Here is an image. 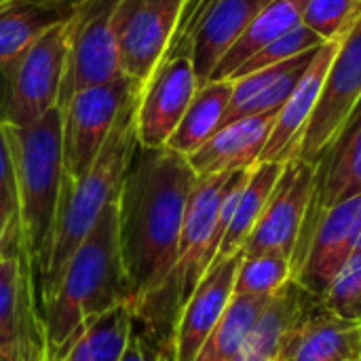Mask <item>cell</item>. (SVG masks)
Returning a JSON list of instances; mask_svg holds the SVG:
<instances>
[{
  "mask_svg": "<svg viewBox=\"0 0 361 361\" xmlns=\"http://www.w3.org/2000/svg\"><path fill=\"white\" fill-rule=\"evenodd\" d=\"M15 241H21V239H19V224H17V218H13L11 214H6V212L0 207V258L6 254V250H8Z\"/></svg>",
  "mask_w": 361,
  "mask_h": 361,
  "instance_id": "obj_35",
  "label": "cell"
},
{
  "mask_svg": "<svg viewBox=\"0 0 361 361\" xmlns=\"http://www.w3.org/2000/svg\"><path fill=\"white\" fill-rule=\"evenodd\" d=\"M336 47H338V40H330L317 49L311 66L307 68V72L298 80L296 89L286 99V104L279 108L271 137H269V142L260 154V161L283 165V163L296 159L302 135L307 131V125H309V121H311V116L319 104L322 89H324L330 63L334 59Z\"/></svg>",
  "mask_w": 361,
  "mask_h": 361,
  "instance_id": "obj_18",
  "label": "cell"
},
{
  "mask_svg": "<svg viewBox=\"0 0 361 361\" xmlns=\"http://www.w3.org/2000/svg\"><path fill=\"white\" fill-rule=\"evenodd\" d=\"M361 235V195L328 209L307 241L290 256L292 281L322 298L355 254Z\"/></svg>",
  "mask_w": 361,
  "mask_h": 361,
  "instance_id": "obj_11",
  "label": "cell"
},
{
  "mask_svg": "<svg viewBox=\"0 0 361 361\" xmlns=\"http://www.w3.org/2000/svg\"><path fill=\"white\" fill-rule=\"evenodd\" d=\"M286 165V163H283ZM283 165L281 163H256L252 169H250V176H247V182L237 199V205H235V212H233V218L228 222V228L222 237V243H220V250H218V256L216 260L220 258H231L235 254H239L247 241V237L252 235L254 226L258 224L262 212H264V205L267 201L271 199V192L283 171Z\"/></svg>",
  "mask_w": 361,
  "mask_h": 361,
  "instance_id": "obj_27",
  "label": "cell"
},
{
  "mask_svg": "<svg viewBox=\"0 0 361 361\" xmlns=\"http://www.w3.org/2000/svg\"><path fill=\"white\" fill-rule=\"evenodd\" d=\"M361 360V326L343 322L317 300L292 328L275 361Z\"/></svg>",
  "mask_w": 361,
  "mask_h": 361,
  "instance_id": "obj_20",
  "label": "cell"
},
{
  "mask_svg": "<svg viewBox=\"0 0 361 361\" xmlns=\"http://www.w3.org/2000/svg\"><path fill=\"white\" fill-rule=\"evenodd\" d=\"M319 49V47H317ZM317 49L305 51L298 57L250 72L245 76H239L233 80V97L228 104V110L222 118V125L233 123L243 116L252 114H267V112H279V108L286 104V99L296 89L298 80L311 66Z\"/></svg>",
  "mask_w": 361,
  "mask_h": 361,
  "instance_id": "obj_21",
  "label": "cell"
},
{
  "mask_svg": "<svg viewBox=\"0 0 361 361\" xmlns=\"http://www.w3.org/2000/svg\"><path fill=\"white\" fill-rule=\"evenodd\" d=\"M361 0H307L302 8V25L315 32L324 42L338 40L353 23Z\"/></svg>",
  "mask_w": 361,
  "mask_h": 361,
  "instance_id": "obj_31",
  "label": "cell"
},
{
  "mask_svg": "<svg viewBox=\"0 0 361 361\" xmlns=\"http://www.w3.org/2000/svg\"><path fill=\"white\" fill-rule=\"evenodd\" d=\"M324 40L311 32L309 27H305L302 23L290 32H286L283 36H279L277 40H273L271 44H267L264 49H260L254 57H250L228 80H235L239 76H245L250 72H256V70H264V68H271V66H277V63H283V61H290L294 57H298L300 53L305 51H311V49H317L322 47Z\"/></svg>",
  "mask_w": 361,
  "mask_h": 361,
  "instance_id": "obj_32",
  "label": "cell"
},
{
  "mask_svg": "<svg viewBox=\"0 0 361 361\" xmlns=\"http://www.w3.org/2000/svg\"><path fill=\"white\" fill-rule=\"evenodd\" d=\"M269 2L271 0H207L197 15L182 23L171 53L186 51L192 59L199 85L207 82L226 51Z\"/></svg>",
  "mask_w": 361,
  "mask_h": 361,
  "instance_id": "obj_16",
  "label": "cell"
},
{
  "mask_svg": "<svg viewBox=\"0 0 361 361\" xmlns=\"http://www.w3.org/2000/svg\"><path fill=\"white\" fill-rule=\"evenodd\" d=\"M296 281L286 283L254 319L233 361H275L298 319L317 302Z\"/></svg>",
  "mask_w": 361,
  "mask_h": 361,
  "instance_id": "obj_22",
  "label": "cell"
},
{
  "mask_svg": "<svg viewBox=\"0 0 361 361\" xmlns=\"http://www.w3.org/2000/svg\"><path fill=\"white\" fill-rule=\"evenodd\" d=\"M292 281V262L288 254L267 252L243 256L235 275V296L271 298Z\"/></svg>",
  "mask_w": 361,
  "mask_h": 361,
  "instance_id": "obj_29",
  "label": "cell"
},
{
  "mask_svg": "<svg viewBox=\"0 0 361 361\" xmlns=\"http://www.w3.org/2000/svg\"><path fill=\"white\" fill-rule=\"evenodd\" d=\"M190 0H114L121 72L142 87L171 53Z\"/></svg>",
  "mask_w": 361,
  "mask_h": 361,
  "instance_id": "obj_7",
  "label": "cell"
},
{
  "mask_svg": "<svg viewBox=\"0 0 361 361\" xmlns=\"http://www.w3.org/2000/svg\"><path fill=\"white\" fill-rule=\"evenodd\" d=\"M355 361H361V360H355Z\"/></svg>",
  "mask_w": 361,
  "mask_h": 361,
  "instance_id": "obj_38",
  "label": "cell"
},
{
  "mask_svg": "<svg viewBox=\"0 0 361 361\" xmlns=\"http://www.w3.org/2000/svg\"><path fill=\"white\" fill-rule=\"evenodd\" d=\"M250 169L197 178L182 226L176 264L165 283L133 309L135 328H140L157 347L171 349L176 322L218 256Z\"/></svg>",
  "mask_w": 361,
  "mask_h": 361,
  "instance_id": "obj_2",
  "label": "cell"
},
{
  "mask_svg": "<svg viewBox=\"0 0 361 361\" xmlns=\"http://www.w3.org/2000/svg\"><path fill=\"white\" fill-rule=\"evenodd\" d=\"M118 305H131V290L118 250L114 201L72 254L57 290L40 311L44 361L59 360L89 322Z\"/></svg>",
  "mask_w": 361,
  "mask_h": 361,
  "instance_id": "obj_3",
  "label": "cell"
},
{
  "mask_svg": "<svg viewBox=\"0 0 361 361\" xmlns=\"http://www.w3.org/2000/svg\"><path fill=\"white\" fill-rule=\"evenodd\" d=\"M0 361H44L38 294L21 241L0 258Z\"/></svg>",
  "mask_w": 361,
  "mask_h": 361,
  "instance_id": "obj_10",
  "label": "cell"
},
{
  "mask_svg": "<svg viewBox=\"0 0 361 361\" xmlns=\"http://www.w3.org/2000/svg\"><path fill=\"white\" fill-rule=\"evenodd\" d=\"M68 38L70 17L40 34L0 70L6 82V102L0 114L4 123L32 125L59 106Z\"/></svg>",
  "mask_w": 361,
  "mask_h": 361,
  "instance_id": "obj_6",
  "label": "cell"
},
{
  "mask_svg": "<svg viewBox=\"0 0 361 361\" xmlns=\"http://www.w3.org/2000/svg\"><path fill=\"white\" fill-rule=\"evenodd\" d=\"M205 2H207V0H190V2H188V8H186V13H184V21H182V23H186L192 15H197L199 8H201ZM180 27H182V25H180Z\"/></svg>",
  "mask_w": 361,
  "mask_h": 361,
  "instance_id": "obj_36",
  "label": "cell"
},
{
  "mask_svg": "<svg viewBox=\"0 0 361 361\" xmlns=\"http://www.w3.org/2000/svg\"><path fill=\"white\" fill-rule=\"evenodd\" d=\"M76 0H0V70L40 34L68 19Z\"/></svg>",
  "mask_w": 361,
  "mask_h": 361,
  "instance_id": "obj_23",
  "label": "cell"
},
{
  "mask_svg": "<svg viewBox=\"0 0 361 361\" xmlns=\"http://www.w3.org/2000/svg\"><path fill=\"white\" fill-rule=\"evenodd\" d=\"M135 328L131 305H118L89 322L57 361H121Z\"/></svg>",
  "mask_w": 361,
  "mask_h": 361,
  "instance_id": "obj_26",
  "label": "cell"
},
{
  "mask_svg": "<svg viewBox=\"0 0 361 361\" xmlns=\"http://www.w3.org/2000/svg\"><path fill=\"white\" fill-rule=\"evenodd\" d=\"M137 91L140 87L121 74L104 85L78 91L59 108L66 182H76L89 171L118 114Z\"/></svg>",
  "mask_w": 361,
  "mask_h": 361,
  "instance_id": "obj_8",
  "label": "cell"
},
{
  "mask_svg": "<svg viewBox=\"0 0 361 361\" xmlns=\"http://www.w3.org/2000/svg\"><path fill=\"white\" fill-rule=\"evenodd\" d=\"M135 102L137 95L123 108L89 171L76 182H61L49 267L38 296L40 311L57 290L72 254L91 233L104 209L118 201L125 173L137 150Z\"/></svg>",
  "mask_w": 361,
  "mask_h": 361,
  "instance_id": "obj_5",
  "label": "cell"
},
{
  "mask_svg": "<svg viewBox=\"0 0 361 361\" xmlns=\"http://www.w3.org/2000/svg\"><path fill=\"white\" fill-rule=\"evenodd\" d=\"M243 252L214 260L192 296L186 300L173 330L171 357L173 361H195L207 338L222 322L235 292V275Z\"/></svg>",
  "mask_w": 361,
  "mask_h": 361,
  "instance_id": "obj_17",
  "label": "cell"
},
{
  "mask_svg": "<svg viewBox=\"0 0 361 361\" xmlns=\"http://www.w3.org/2000/svg\"><path fill=\"white\" fill-rule=\"evenodd\" d=\"M307 0H271L243 30L237 42L216 66L209 80H228L250 57L260 49L302 23V8Z\"/></svg>",
  "mask_w": 361,
  "mask_h": 361,
  "instance_id": "obj_24",
  "label": "cell"
},
{
  "mask_svg": "<svg viewBox=\"0 0 361 361\" xmlns=\"http://www.w3.org/2000/svg\"><path fill=\"white\" fill-rule=\"evenodd\" d=\"M313 165V197L292 254L307 241L328 209L361 195V99Z\"/></svg>",
  "mask_w": 361,
  "mask_h": 361,
  "instance_id": "obj_14",
  "label": "cell"
},
{
  "mask_svg": "<svg viewBox=\"0 0 361 361\" xmlns=\"http://www.w3.org/2000/svg\"><path fill=\"white\" fill-rule=\"evenodd\" d=\"M319 300L332 315L361 326V250H355Z\"/></svg>",
  "mask_w": 361,
  "mask_h": 361,
  "instance_id": "obj_30",
  "label": "cell"
},
{
  "mask_svg": "<svg viewBox=\"0 0 361 361\" xmlns=\"http://www.w3.org/2000/svg\"><path fill=\"white\" fill-rule=\"evenodd\" d=\"M0 207L17 218V190H15V173L8 140L4 133V125L0 121Z\"/></svg>",
  "mask_w": 361,
  "mask_h": 361,
  "instance_id": "obj_33",
  "label": "cell"
},
{
  "mask_svg": "<svg viewBox=\"0 0 361 361\" xmlns=\"http://www.w3.org/2000/svg\"><path fill=\"white\" fill-rule=\"evenodd\" d=\"M275 116L277 112L252 114L222 125L199 150L186 157L192 171L203 178L254 167L271 137Z\"/></svg>",
  "mask_w": 361,
  "mask_h": 361,
  "instance_id": "obj_19",
  "label": "cell"
},
{
  "mask_svg": "<svg viewBox=\"0 0 361 361\" xmlns=\"http://www.w3.org/2000/svg\"><path fill=\"white\" fill-rule=\"evenodd\" d=\"M121 361H173V357H171V349L157 347L140 328H133L131 343Z\"/></svg>",
  "mask_w": 361,
  "mask_h": 361,
  "instance_id": "obj_34",
  "label": "cell"
},
{
  "mask_svg": "<svg viewBox=\"0 0 361 361\" xmlns=\"http://www.w3.org/2000/svg\"><path fill=\"white\" fill-rule=\"evenodd\" d=\"M114 0H76L70 15V38L59 106L72 95L121 76L118 47L112 30Z\"/></svg>",
  "mask_w": 361,
  "mask_h": 361,
  "instance_id": "obj_9",
  "label": "cell"
},
{
  "mask_svg": "<svg viewBox=\"0 0 361 361\" xmlns=\"http://www.w3.org/2000/svg\"><path fill=\"white\" fill-rule=\"evenodd\" d=\"M2 125L13 159L19 239L40 296L63 182L61 110L53 108L32 125Z\"/></svg>",
  "mask_w": 361,
  "mask_h": 361,
  "instance_id": "obj_4",
  "label": "cell"
},
{
  "mask_svg": "<svg viewBox=\"0 0 361 361\" xmlns=\"http://www.w3.org/2000/svg\"><path fill=\"white\" fill-rule=\"evenodd\" d=\"M361 99V8L347 32L338 38L319 104L307 125L296 159L315 163L338 127Z\"/></svg>",
  "mask_w": 361,
  "mask_h": 361,
  "instance_id": "obj_12",
  "label": "cell"
},
{
  "mask_svg": "<svg viewBox=\"0 0 361 361\" xmlns=\"http://www.w3.org/2000/svg\"><path fill=\"white\" fill-rule=\"evenodd\" d=\"M199 78L186 51L169 53L140 87L135 102V131L140 148H163L188 110Z\"/></svg>",
  "mask_w": 361,
  "mask_h": 361,
  "instance_id": "obj_13",
  "label": "cell"
},
{
  "mask_svg": "<svg viewBox=\"0 0 361 361\" xmlns=\"http://www.w3.org/2000/svg\"><path fill=\"white\" fill-rule=\"evenodd\" d=\"M313 163L292 159L283 165L271 199L267 201L258 224L241 250L243 256H258L267 252L292 256L313 197Z\"/></svg>",
  "mask_w": 361,
  "mask_h": 361,
  "instance_id": "obj_15",
  "label": "cell"
},
{
  "mask_svg": "<svg viewBox=\"0 0 361 361\" xmlns=\"http://www.w3.org/2000/svg\"><path fill=\"white\" fill-rule=\"evenodd\" d=\"M357 250H361V235H360V241H357Z\"/></svg>",
  "mask_w": 361,
  "mask_h": 361,
  "instance_id": "obj_37",
  "label": "cell"
},
{
  "mask_svg": "<svg viewBox=\"0 0 361 361\" xmlns=\"http://www.w3.org/2000/svg\"><path fill=\"white\" fill-rule=\"evenodd\" d=\"M269 298L233 296L222 322L207 338L195 361H233L254 319L267 307Z\"/></svg>",
  "mask_w": 361,
  "mask_h": 361,
  "instance_id": "obj_28",
  "label": "cell"
},
{
  "mask_svg": "<svg viewBox=\"0 0 361 361\" xmlns=\"http://www.w3.org/2000/svg\"><path fill=\"white\" fill-rule=\"evenodd\" d=\"M197 178L184 154L137 146L118 195V250L131 309L171 273Z\"/></svg>",
  "mask_w": 361,
  "mask_h": 361,
  "instance_id": "obj_1",
  "label": "cell"
},
{
  "mask_svg": "<svg viewBox=\"0 0 361 361\" xmlns=\"http://www.w3.org/2000/svg\"><path fill=\"white\" fill-rule=\"evenodd\" d=\"M231 97L233 80H207L199 85L178 129L169 137L167 148L184 157H190L195 150H199L222 127Z\"/></svg>",
  "mask_w": 361,
  "mask_h": 361,
  "instance_id": "obj_25",
  "label": "cell"
}]
</instances>
